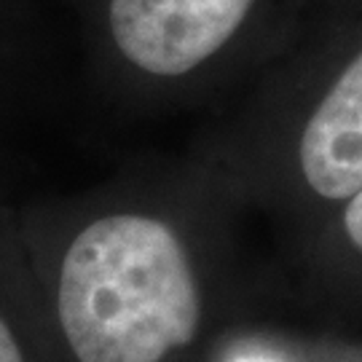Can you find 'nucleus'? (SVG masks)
Returning <instances> with one entry per match:
<instances>
[{
  "mask_svg": "<svg viewBox=\"0 0 362 362\" xmlns=\"http://www.w3.org/2000/svg\"><path fill=\"white\" fill-rule=\"evenodd\" d=\"M199 317L191 260L161 220H97L62 260L59 322L78 362H161L194 341Z\"/></svg>",
  "mask_w": 362,
  "mask_h": 362,
  "instance_id": "1",
  "label": "nucleus"
},
{
  "mask_svg": "<svg viewBox=\"0 0 362 362\" xmlns=\"http://www.w3.org/2000/svg\"><path fill=\"white\" fill-rule=\"evenodd\" d=\"M258 0H110V33L145 73L185 76L231 43Z\"/></svg>",
  "mask_w": 362,
  "mask_h": 362,
  "instance_id": "2",
  "label": "nucleus"
},
{
  "mask_svg": "<svg viewBox=\"0 0 362 362\" xmlns=\"http://www.w3.org/2000/svg\"><path fill=\"white\" fill-rule=\"evenodd\" d=\"M341 231L349 247L362 255V188L354 196L344 202V212H341Z\"/></svg>",
  "mask_w": 362,
  "mask_h": 362,
  "instance_id": "3",
  "label": "nucleus"
},
{
  "mask_svg": "<svg viewBox=\"0 0 362 362\" xmlns=\"http://www.w3.org/2000/svg\"><path fill=\"white\" fill-rule=\"evenodd\" d=\"M0 362H25L22 351H19V344L13 341L11 330L6 327L3 320H0Z\"/></svg>",
  "mask_w": 362,
  "mask_h": 362,
  "instance_id": "4",
  "label": "nucleus"
},
{
  "mask_svg": "<svg viewBox=\"0 0 362 362\" xmlns=\"http://www.w3.org/2000/svg\"><path fill=\"white\" fill-rule=\"evenodd\" d=\"M239 362H258V360H239Z\"/></svg>",
  "mask_w": 362,
  "mask_h": 362,
  "instance_id": "5",
  "label": "nucleus"
}]
</instances>
